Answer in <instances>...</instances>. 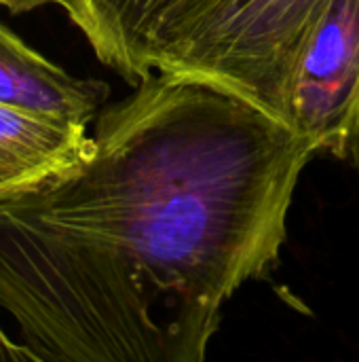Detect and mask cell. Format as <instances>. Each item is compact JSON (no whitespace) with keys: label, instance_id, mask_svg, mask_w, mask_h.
Here are the masks:
<instances>
[{"label":"cell","instance_id":"obj_7","mask_svg":"<svg viewBox=\"0 0 359 362\" xmlns=\"http://www.w3.org/2000/svg\"><path fill=\"white\" fill-rule=\"evenodd\" d=\"M0 361H30L25 350L0 329Z\"/></svg>","mask_w":359,"mask_h":362},{"label":"cell","instance_id":"obj_5","mask_svg":"<svg viewBox=\"0 0 359 362\" xmlns=\"http://www.w3.org/2000/svg\"><path fill=\"white\" fill-rule=\"evenodd\" d=\"M106 98V83L70 74L0 21V104L89 125Z\"/></svg>","mask_w":359,"mask_h":362},{"label":"cell","instance_id":"obj_8","mask_svg":"<svg viewBox=\"0 0 359 362\" xmlns=\"http://www.w3.org/2000/svg\"><path fill=\"white\" fill-rule=\"evenodd\" d=\"M49 2H55V0H0V6L8 8L11 13H25Z\"/></svg>","mask_w":359,"mask_h":362},{"label":"cell","instance_id":"obj_6","mask_svg":"<svg viewBox=\"0 0 359 362\" xmlns=\"http://www.w3.org/2000/svg\"><path fill=\"white\" fill-rule=\"evenodd\" d=\"M178 0H55L80 30L95 57L127 83L144 81V47L165 11Z\"/></svg>","mask_w":359,"mask_h":362},{"label":"cell","instance_id":"obj_4","mask_svg":"<svg viewBox=\"0 0 359 362\" xmlns=\"http://www.w3.org/2000/svg\"><path fill=\"white\" fill-rule=\"evenodd\" d=\"M91 146L87 125L0 104V204L66 174Z\"/></svg>","mask_w":359,"mask_h":362},{"label":"cell","instance_id":"obj_1","mask_svg":"<svg viewBox=\"0 0 359 362\" xmlns=\"http://www.w3.org/2000/svg\"><path fill=\"white\" fill-rule=\"evenodd\" d=\"M313 155L245 100L152 72L78 165L11 202L80 280L93 362H201L226 301L277 263Z\"/></svg>","mask_w":359,"mask_h":362},{"label":"cell","instance_id":"obj_3","mask_svg":"<svg viewBox=\"0 0 359 362\" xmlns=\"http://www.w3.org/2000/svg\"><path fill=\"white\" fill-rule=\"evenodd\" d=\"M286 125L313 151L359 155V0H328L294 66Z\"/></svg>","mask_w":359,"mask_h":362},{"label":"cell","instance_id":"obj_2","mask_svg":"<svg viewBox=\"0 0 359 362\" xmlns=\"http://www.w3.org/2000/svg\"><path fill=\"white\" fill-rule=\"evenodd\" d=\"M328 0H178L152 28L144 74L224 89L286 125L300 49Z\"/></svg>","mask_w":359,"mask_h":362}]
</instances>
